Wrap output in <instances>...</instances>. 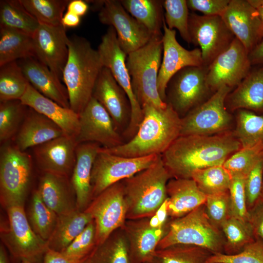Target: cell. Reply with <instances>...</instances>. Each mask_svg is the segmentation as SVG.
<instances>
[{"instance_id":"e575fe53","label":"cell","mask_w":263,"mask_h":263,"mask_svg":"<svg viewBox=\"0 0 263 263\" xmlns=\"http://www.w3.org/2000/svg\"><path fill=\"white\" fill-rule=\"evenodd\" d=\"M233 133L241 148L263 144V115L245 109L236 111Z\"/></svg>"},{"instance_id":"44dd1931","label":"cell","mask_w":263,"mask_h":263,"mask_svg":"<svg viewBox=\"0 0 263 263\" xmlns=\"http://www.w3.org/2000/svg\"><path fill=\"white\" fill-rule=\"evenodd\" d=\"M75 138L63 135L33 148L36 161L44 172L68 177L76 161Z\"/></svg>"},{"instance_id":"680465c9","label":"cell","mask_w":263,"mask_h":263,"mask_svg":"<svg viewBox=\"0 0 263 263\" xmlns=\"http://www.w3.org/2000/svg\"><path fill=\"white\" fill-rule=\"evenodd\" d=\"M0 263H9L6 250L2 245L0 246Z\"/></svg>"},{"instance_id":"6da1fadb","label":"cell","mask_w":263,"mask_h":263,"mask_svg":"<svg viewBox=\"0 0 263 263\" xmlns=\"http://www.w3.org/2000/svg\"><path fill=\"white\" fill-rule=\"evenodd\" d=\"M241 148L233 131L211 135L179 136L161 158L171 178H191L195 170L223 165Z\"/></svg>"},{"instance_id":"e0dca14e","label":"cell","mask_w":263,"mask_h":263,"mask_svg":"<svg viewBox=\"0 0 263 263\" xmlns=\"http://www.w3.org/2000/svg\"><path fill=\"white\" fill-rule=\"evenodd\" d=\"M79 117V132L76 139L78 144L93 142L109 149L124 143L110 114L93 96Z\"/></svg>"},{"instance_id":"5b68a950","label":"cell","mask_w":263,"mask_h":263,"mask_svg":"<svg viewBox=\"0 0 263 263\" xmlns=\"http://www.w3.org/2000/svg\"><path fill=\"white\" fill-rule=\"evenodd\" d=\"M163 35H153L144 46L127 55L126 64L132 88L141 107L150 103L164 108L167 103L161 98L157 79L163 55Z\"/></svg>"},{"instance_id":"4fadbf2b","label":"cell","mask_w":263,"mask_h":263,"mask_svg":"<svg viewBox=\"0 0 263 263\" xmlns=\"http://www.w3.org/2000/svg\"><path fill=\"white\" fill-rule=\"evenodd\" d=\"M159 155L126 157L105 152L99 148L92 171V199L112 185L149 167Z\"/></svg>"},{"instance_id":"4316f807","label":"cell","mask_w":263,"mask_h":263,"mask_svg":"<svg viewBox=\"0 0 263 263\" xmlns=\"http://www.w3.org/2000/svg\"><path fill=\"white\" fill-rule=\"evenodd\" d=\"M167 209L169 217L184 216L204 205L206 195L191 178H171L167 185Z\"/></svg>"},{"instance_id":"6f0895ef","label":"cell","mask_w":263,"mask_h":263,"mask_svg":"<svg viewBox=\"0 0 263 263\" xmlns=\"http://www.w3.org/2000/svg\"><path fill=\"white\" fill-rule=\"evenodd\" d=\"M80 22V17L69 11L64 13L61 19V24L65 28L75 27Z\"/></svg>"},{"instance_id":"11a10c76","label":"cell","mask_w":263,"mask_h":263,"mask_svg":"<svg viewBox=\"0 0 263 263\" xmlns=\"http://www.w3.org/2000/svg\"><path fill=\"white\" fill-rule=\"evenodd\" d=\"M89 6L87 2L82 0H72L69 2L67 11L72 12L79 17L84 16L87 12Z\"/></svg>"},{"instance_id":"ffe728a7","label":"cell","mask_w":263,"mask_h":263,"mask_svg":"<svg viewBox=\"0 0 263 263\" xmlns=\"http://www.w3.org/2000/svg\"><path fill=\"white\" fill-rule=\"evenodd\" d=\"M221 17L249 54L263 39L258 12L248 0H230Z\"/></svg>"},{"instance_id":"7402d4cb","label":"cell","mask_w":263,"mask_h":263,"mask_svg":"<svg viewBox=\"0 0 263 263\" xmlns=\"http://www.w3.org/2000/svg\"><path fill=\"white\" fill-rule=\"evenodd\" d=\"M169 222L164 226H155L150 217L126 221L122 229L133 263L151 262L160 241L168 231Z\"/></svg>"},{"instance_id":"7a4b0ae2","label":"cell","mask_w":263,"mask_h":263,"mask_svg":"<svg viewBox=\"0 0 263 263\" xmlns=\"http://www.w3.org/2000/svg\"><path fill=\"white\" fill-rule=\"evenodd\" d=\"M143 118L135 135L128 142L112 148L100 150L126 157L161 155L180 134L181 117L167 103L164 108L150 103L142 107Z\"/></svg>"},{"instance_id":"8fae6325","label":"cell","mask_w":263,"mask_h":263,"mask_svg":"<svg viewBox=\"0 0 263 263\" xmlns=\"http://www.w3.org/2000/svg\"><path fill=\"white\" fill-rule=\"evenodd\" d=\"M95 226L97 246L103 244L127 221V206L122 181L107 188L94 198L84 210Z\"/></svg>"},{"instance_id":"484cf974","label":"cell","mask_w":263,"mask_h":263,"mask_svg":"<svg viewBox=\"0 0 263 263\" xmlns=\"http://www.w3.org/2000/svg\"><path fill=\"white\" fill-rule=\"evenodd\" d=\"M99 145L93 142L78 144L71 183L75 195L76 208L84 211L92 200V171Z\"/></svg>"},{"instance_id":"52a82bcc","label":"cell","mask_w":263,"mask_h":263,"mask_svg":"<svg viewBox=\"0 0 263 263\" xmlns=\"http://www.w3.org/2000/svg\"><path fill=\"white\" fill-rule=\"evenodd\" d=\"M31 156L15 145L1 149L0 155V198L6 208L24 206L32 175Z\"/></svg>"},{"instance_id":"f546056e","label":"cell","mask_w":263,"mask_h":263,"mask_svg":"<svg viewBox=\"0 0 263 263\" xmlns=\"http://www.w3.org/2000/svg\"><path fill=\"white\" fill-rule=\"evenodd\" d=\"M38 190L45 204L57 215L76 209L71 197L74 189L67 177L44 172Z\"/></svg>"},{"instance_id":"30bf717a","label":"cell","mask_w":263,"mask_h":263,"mask_svg":"<svg viewBox=\"0 0 263 263\" xmlns=\"http://www.w3.org/2000/svg\"><path fill=\"white\" fill-rule=\"evenodd\" d=\"M97 50L103 67L110 70L129 99L131 113L124 135L131 139L136 133L143 120V112L132 88L131 77L126 64L127 55L120 47L116 32L112 26H109L102 37Z\"/></svg>"},{"instance_id":"f1b7e54d","label":"cell","mask_w":263,"mask_h":263,"mask_svg":"<svg viewBox=\"0 0 263 263\" xmlns=\"http://www.w3.org/2000/svg\"><path fill=\"white\" fill-rule=\"evenodd\" d=\"M16 134L15 145L22 151L65 135L55 123L29 107Z\"/></svg>"},{"instance_id":"ac0fdd59","label":"cell","mask_w":263,"mask_h":263,"mask_svg":"<svg viewBox=\"0 0 263 263\" xmlns=\"http://www.w3.org/2000/svg\"><path fill=\"white\" fill-rule=\"evenodd\" d=\"M163 55L157 79V88L162 100L166 102V90L170 79L177 72L188 66L203 65L200 48L191 50L183 47L176 39V30L163 26Z\"/></svg>"},{"instance_id":"681fc988","label":"cell","mask_w":263,"mask_h":263,"mask_svg":"<svg viewBox=\"0 0 263 263\" xmlns=\"http://www.w3.org/2000/svg\"><path fill=\"white\" fill-rule=\"evenodd\" d=\"M229 201V190L207 196L205 203L207 213L211 222L220 229L230 217Z\"/></svg>"},{"instance_id":"9c48e42d","label":"cell","mask_w":263,"mask_h":263,"mask_svg":"<svg viewBox=\"0 0 263 263\" xmlns=\"http://www.w3.org/2000/svg\"><path fill=\"white\" fill-rule=\"evenodd\" d=\"M232 89L226 86L221 87L205 102L182 117L180 136L211 135L231 131L233 117L225 101Z\"/></svg>"},{"instance_id":"836d02e7","label":"cell","mask_w":263,"mask_h":263,"mask_svg":"<svg viewBox=\"0 0 263 263\" xmlns=\"http://www.w3.org/2000/svg\"><path fill=\"white\" fill-rule=\"evenodd\" d=\"M39 24L20 0L0 1V27L15 29L32 36Z\"/></svg>"},{"instance_id":"f35d334b","label":"cell","mask_w":263,"mask_h":263,"mask_svg":"<svg viewBox=\"0 0 263 263\" xmlns=\"http://www.w3.org/2000/svg\"><path fill=\"white\" fill-rule=\"evenodd\" d=\"M191 178L200 190L207 196L228 191L232 177L221 165L195 170Z\"/></svg>"},{"instance_id":"f907efd6","label":"cell","mask_w":263,"mask_h":263,"mask_svg":"<svg viewBox=\"0 0 263 263\" xmlns=\"http://www.w3.org/2000/svg\"><path fill=\"white\" fill-rule=\"evenodd\" d=\"M244 188L249 213L263 199V159L245 177Z\"/></svg>"},{"instance_id":"1f68e13d","label":"cell","mask_w":263,"mask_h":263,"mask_svg":"<svg viewBox=\"0 0 263 263\" xmlns=\"http://www.w3.org/2000/svg\"><path fill=\"white\" fill-rule=\"evenodd\" d=\"M35 57L32 36L15 29L0 27V66Z\"/></svg>"},{"instance_id":"f6af8a7d","label":"cell","mask_w":263,"mask_h":263,"mask_svg":"<svg viewBox=\"0 0 263 263\" xmlns=\"http://www.w3.org/2000/svg\"><path fill=\"white\" fill-rule=\"evenodd\" d=\"M164 19L167 27L178 30L181 38L188 43H191L188 30V8L186 0H163Z\"/></svg>"},{"instance_id":"603a6c76","label":"cell","mask_w":263,"mask_h":263,"mask_svg":"<svg viewBox=\"0 0 263 263\" xmlns=\"http://www.w3.org/2000/svg\"><path fill=\"white\" fill-rule=\"evenodd\" d=\"M92 96L106 109L114 126L121 128L130 118L131 107L129 99L110 70L103 67L95 82Z\"/></svg>"},{"instance_id":"ee69618b","label":"cell","mask_w":263,"mask_h":263,"mask_svg":"<svg viewBox=\"0 0 263 263\" xmlns=\"http://www.w3.org/2000/svg\"><path fill=\"white\" fill-rule=\"evenodd\" d=\"M263 159V144L251 147L241 148L231 155L223 166L232 176L245 177L257 163Z\"/></svg>"},{"instance_id":"f5cc1de1","label":"cell","mask_w":263,"mask_h":263,"mask_svg":"<svg viewBox=\"0 0 263 263\" xmlns=\"http://www.w3.org/2000/svg\"><path fill=\"white\" fill-rule=\"evenodd\" d=\"M249 222L255 239L263 242V199L249 212Z\"/></svg>"},{"instance_id":"94428289","label":"cell","mask_w":263,"mask_h":263,"mask_svg":"<svg viewBox=\"0 0 263 263\" xmlns=\"http://www.w3.org/2000/svg\"><path fill=\"white\" fill-rule=\"evenodd\" d=\"M254 7L263 6V0H248Z\"/></svg>"},{"instance_id":"d6986e66","label":"cell","mask_w":263,"mask_h":263,"mask_svg":"<svg viewBox=\"0 0 263 263\" xmlns=\"http://www.w3.org/2000/svg\"><path fill=\"white\" fill-rule=\"evenodd\" d=\"M32 38L35 57L62 80L69 54L66 28L40 24Z\"/></svg>"},{"instance_id":"277c9868","label":"cell","mask_w":263,"mask_h":263,"mask_svg":"<svg viewBox=\"0 0 263 263\" xmlns=\"http://www.w3.org/2000/svg\"><path fill=\"white\" fill-rule=\"evenodd\" d=\"M171 178L159 155L149 167L122 181L127 206V220L152 216L167 199Z\"/></svg>"},{"instance_id":"ab89813d","label":"cell","mask_w":263,"mask_h":263,"mask_svg":"<svg viewBox=\"0 0 263 263\" xmlns=\"http://www.w3.org/2000/svg\"><path fill=\"white\" fill-rule=\"evenodd\" d=\"M29 82L17 61L0 66V101L20 100Z\"/></svg>"},{"instance_id":"d590c367","label":"cell","mask_w":263,"mask_h":263,"mask_svg":"<svg viewBox=\"0 0 263 263\" xmlns=\"http://www.w3.org/2000/svg\"><path fill=\"white\" fill-rule=\"evenodd\" d=\"M26 215L34 231L47 241L55 228L58 215L45 204L38 189L32 195Z\"/></svg>"},{"instance_id":"3957f363","label":"cell","mask_w":263,"mask_h":263,"mask_svg":"<svg viewBox=\"0 0 263 263\" xmlns=\"http://www.w3.org/2000/svg\"><path fill=\"white\" fill-rule=\"evenodd\" d=\"M68 57L62 73L70 108L79 114L92 97L103 67L97 50L85 38L73 35L68 41Z\"/></svg>"},{"instance_id":"60d3db41","label":"cell","mask_w":263,"mask_h":263,"mask_svg":"<svg viewBox=\"0 0 263 263\" xmlns=\"http://www.w3.org/2000/svg\"><path fill=\"white\" fill-rule=\"evenodd\" d=\"M221 229L225 239L224 253L235 254L256 240L249 223L230 217L222 225Z\"/></svg>"},{"instance_id":"816d5d0a","label":"cell","mask_w":263,"mask_h":263,"mask_svg":"<svg viewBox=\"0 0 263 263\" xmlns=\"http://www.w3.org/2000/svg\"><path fill=\"white\" fill-rule=\"evenodd\" d=\"M230 0H187L189 9L199 11L204 16H221Z\"/></svg>"},{"instance_id":"9a60e30c","label":"cell","mask_w":263,"mask_h":263,"mask_svg":"<svg viewBox=\"0 0 263 263\" xmlns=\"http://www.w3.org/2000/svg\"><path fill=\"white\" fill-rule=\"evenodd\" d=\"M252 68L248 52L235 38L208 66L207 84L213 93L225 86L233 89L240 84Z\"/></svg>"},{"instance_id":"2e32d148","label":"cell","mask_w":263,"mask_h":263,"mask_svg":"<svg viewBox=\"0 0 263 263\" xmlns=\"http://www.w3.org/2000/svg\"><path fill=\"white\" fill-rule=\"evenodd\" d=\"M99 21L115 30L119 45L127 55L145 45L152 35L124 8L120 0H104Z\"/></svg>"},{"instance_id":"74e56055","label":"cell","mask_w":263,"mask_h":263,"mask_svg":"<svg viewBox=\"0 0 263 263\" xmlns=\"http://www.w3.org/2000/svg\"><path fill=\"white\" fill-rule=\"evenodd\" d=\"M91 263H133L124 231L113 232L98 246L92 256Z\"/></svg>"},{"instance_id":"4dcf8cb0","label":"cell","mask_w":263,"mask_h":263,"mask_svg":"<svg viewBox=\"0 0 263 263\" xmlns=\"http://www.w3.org/2000/svg\"><path fill=\"white\" fill-rule=\"evenodd\" d=\"M93 220L88 212L77 209L58 215L55 228L47 241L48 248L61 252Z\"/></svg>"},{"instance_id":"b9f144b4","label":"cell","mask_w":263,"mask_h":263,"mask_svg":"<svg viewBox=\"0 0 263 263\" xmlns=\"http://www.w3.org/2000/svg\"><path fill=\"white\" fill-rule=\"evenodd\" d=\"M26 10L39 24H61L64 12L70 0H20Z\"/></svg>"},{"instance_id":"91938a15","label":"cell","mask_w":263,"mask_h":263,"mask_svg":"<svg viewBox=\"0 0 263 263\" xmlns=\"http://www.w3.org/2000/svg\"><path fill=\"white\" fill-rule=\"evenodd\" d=\"M255 7L256 8L258 12L262 22V35L263 37V6H257Z\"/></svg>"},{"instance_id":"8992f818","label":"cell","mask_w":263,"mask_h":263,"mask_svg":"<svg viewBox=\"0 0 263 263\" xmlns=\"http://www.w3.org/2000/svg\"><path fill=\"white\" fill-rule=\"evenodd\" d=\"M225 239L221 229L210 220L205 204L188 214L169 221L168 231L158 249L175 244L204 248L212 254L224 253Z\"/></svg>"},{"instance_id":"d6a6232c","label":"cell","mask_w":263,"mask_h":263,"mask_svg":"<svg viewBox=\"0 0 263 263\" xmlns=\"http://www.w3.org/2000/svg\"><path fill=\"white\" fill-rule=\"evenodd\" d=\"M125 10L153 35H163V0H121Z\"/></svg>"},{"instance_id":"7bdbcfd3","label":"cell","mask_w":263,"mask_h":263,"mask_svg":"<svg viewBox=\"0 0 263 263\" xmlns=\"http://www.w3.org/2000/svg\"><path fill=\"white\" fill-rule=\"evenodd\" d=\"M28 107L20 100H12L0 104V141L9 140L17 134L28 111Z\"/></svg>"},{"instance_id":"9f6ffc18","label":"cell","mask_w":263,"mask_h":263,"mask_svg":"<svg viewBox=\"0 0 263 263\" xmlns=\"http://www.w3.org/2000/svg\"><path fill=\"white\" fill-rule=\"evenodd\" d=\"M249 57L252 66L263 65V39L249 53Z\"/></svg>"},{"instance_id":"6125c7cd","label":"cell","mask_w":263,"mask_h":263,"mask_svg":"<svg viewBox=\"0 0 263 263\" xmlns=\"http://www.w3.org/2000/svg\"><path fill=\"white\" fill-rule=\"evenodd\" d=\"M40 259L36 260L23 259L20 260V263H39Z\"/></svg>"},{"instance_id":"8d00e7d4","label":"cell","mask_w":263,"mask_h":263,"mask_svg":"<svg viewBox=\"0 0 263 263\" xmlns=\"http://www.w3.org/2000/svg\"><path fill=\"white\" fill-rule=\"evenodd\" d=\"M212 254L200 246L175 244L157 249L150 263H207Z\"/></svg>"},{"instance_id":"bcb514c9","label":"cell","mask_w":263,"mask_h":263,"mask_svg":"<svg viewBox=\"0 0 263 263\" xmlns=\"http://www.w3.org/2000/svg\"><path fill=\"white\" fill-rule=\"evenodd\" d=\"M97 247L95 226L93 220L61 253L70 259L81 260L90 257Z\"/></svg>"},{"instance_id":"83f0119b","label":"cell","mask_w":263,"mask_h":263,"mask_svg":"<svg viewBox=\"0 0 263 263\" xmlns=\"http://www.w3.org/2000/svg\"><path fill=\"white\" fill-rule=\"evenodd\" d=\"M225 105L229 112L245 109L263 114V65L252 68L240 84L228 94Z\"/></svg>"},{"instance_id":"7c38bea8","label":"cell","mask_w":263,"mask_h":263,"mask_svg":"<svg viewBox=\"0 0 263 263\" xmlns=\"http://www.w3.org/2000/svg\"><path fill=\"white\" fill-rule=\"evenodd\" d=\"M6 210L8 225L1 228L0 237L11 254L20 260L43 257L48 249L47 242L32 229L24 207H11Z\"/></svg>"},{"instance_id":"db71d44e","label":"cell","mask_w":263,"mask_h":263,"mask_svg":"<svg viewBox=\"0 0 263 263\" xmlns=\"http://www.w3.org/2000/svg\"><path fill=\"white\" fill-rule=\"evenodd\" d=\"M92 255L83 260H75L65 256L61 252L48 248L43 255V263H91Z\"/></svg>"},{"instance_id":"c3c4849f","label":"cell","mask_w":263,"mask_h":263,"mask_svg":"<svg viewBox=\"0 0 263 263\" xmlns=\"http://www.w3.org/2000/svg\"><path fill=\"white\" fill-rule=\"evenodd\" d=\"M245 177L232 176L229 189L230 217L245 223H249V213L247 209L244 188Z\"/></svg>"},{"instance_id":"d4e9b609","label":"cell","mask_w":263,"mask_h":263,"mask_svg":"<svg viewBox=\"0 0 263 263\" xmlns=\"http://www.w3.org/2000/svg\"><path fill=\"white\" fill-rule=\"evenodd\" d=\"M20 100L25 106L44 115L55 123L66 135L76 139L79 132V114L71 108L63 107L44 96L29 83Z\"/></svg>"},{"instance_id":"cb8c5ba5","label":"cell","mask_w":263,"mask_h":263,"mask_svg":"<svg viewBox=\"0 0 263 263\" xmlns=\"http://www.w3.org/2000/svg\"><path fill=\"white\" fill-rule=\"evenodd\" d=\"M17 62L36 90L62 107L70 108L66 86L46 66L34 56L18 60Z\"/></svg>"},{"instance_id":"5bb4252c","label":"cell","mask_w":263,"mask_h":263,"mask_svg":"<svg viewBox=\"0 0 263 263\" xmlns=\"http://www.w3.org/2000/svg\"><path fill=\"white\" fill-rule=\"evenodd\" d=\"M188 30L191 43L200 47L203 65L207 67L235 38L220 16L189 13Z\"/></svg>"},{"instance_id":"7dc6e473","label":"cell","mask_w":263,"mask_h":263,"mask_svg":"<svg viewBox=\"0 0 263 263\" xmlns=\"http://www.w3.org/2000/svg\"><path fill=\"white\" fill-rule=\"evenodd\" d=\"M207 263H263V242L256 239L235 254H212Z\"/></svg>"},{"instance_id":"ba28073f","label":"cell","mask_w":263,"mask_h":263,"mask_svg":"<svg viewBox=\"0 0 263 263\" xmlns=\"http://www.w3.org/2000/svg\"><path fill=\"white\" fill-rule=\"evenodd\" d=\"M208 67H186L170 79L166 90V103L170 104L182 118L204 103L214 93L209 87Z\"/></svg>"}]
</instances>
